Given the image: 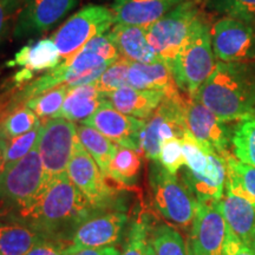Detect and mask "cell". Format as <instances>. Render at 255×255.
<instances>
[{"mask_svg": "<svg viewBox=\"0 0 255 255\" xmlns=\"http://www.w3.org/2000/svg\"><path fill=\"white\" fill-rule=\"evenodd\" d=\"M95 212L98 210L64 174L46 180L30 208L13 221L28 226L45 240L70 248L75 232Z\"/></svg>", "mask_w": 255, "mask_h": 255, "instance_id": "1", "label": "cell"}, {"mask_svg": "<svg viewBox=\"0 0 255 255\" xmlns=\"http://www.w3.org/2000/svg\"><path fill=\"white\" fill-rule=\"evenodd\" d=\"M193 98L226 122L255 116V62H218Z\"/></svg>", "mask_w": 255, "mask_h": 255, "instance_id": "2", "label": "cell"}, {"mask_svg": "<svg viewBox=\"0 0 255 255\" xmlns=\"http://www.w3.org/2000/svg\"><path fill=\"white\" fill-rule=\"evenodd\" d=\"M38 148L0 173V220L13 221L30 208L46 182Z\"/></svg>", "mask_w": 255, "mask_h": 255, "instance_id": "3", "label": "cell"}, {"mask_svg": "<svg viewBox=\"0 0 255 255\" xmlns=\"http://www.w3.org/2000/svg\"><path fill=\"white\" fill-rule=\"evenodd\" d=\"M215 65L210 27L201 17L191 27L173 70L178 89L193 97L212 75Z\"/></svg>", "mask_w": 255, "mask_h": 255, "instance_id": "4", "label": "cell"}, {"mask_svg": "<svg viewBox=\"0 0 255 255\" xmlns=\"http://www.w3.org/2000/svg\"><path fill=\"white\" fill-rule=\"evenodd\" d=\"M199 18L201 14L196 0H186L145 28L149 45L171 73L178 53Z\"/></svg>", "mask_w": 255, "mask_h": 255, "instance_id": "5", "label": "cell"}, {"mask_svg": "<svg viewBox=\"0 0 255 255\" xmlns=\"http://www.w3.org/2000/svg\"><path fill=\"white\" fill-rule=\"evenodd\" d=\"M111 63L98 55L81 50L66 58L46 75L37 78L17 95L15 102H26L28 98L44 94L51 89L66 85L69 88L94 84Z\"/></svg>", "mask_w": 255, "mask_h": 255, "instance_id": "6", "label": "cell"}, {"mask_svg": "<svg viewBox=\"0 0 255 255\" xmlns=\"http://www.w3.org/2000/svg\"><path fill=\"white\" fill-rule=\"evenodd\" d=\"M150 187L156 209L165 219L181 227L193 223L197 201L177 175L162 167L158 161H151Z\"/></svg>", "mask_w": 255, "mask_h": 255, "instance_id": "7", "label": "cell"}, {"mask_svg": "<svg viewBox=\"0 0 255 255\" xmlns=\"http://www.w3.org/2000/svg\"><path fill=\"white\" fill-rule=\"evenodd\" d=\"M115 24L113 11L101 5H87L55 32L52 40L62 58L79 52L92 38L105 33Z\"/></svg>", "mask_w": 255, "mask_h": 255, "instance_id": "8", "label": "cell"}, {"mask_svg": "<svg viewBox=\"0 0 255 255\" xmlns=\"http://www.w3.org/2000/svg\"><path fill=\"white\" fill-rule=\"evenodd\" d=\"M186 100L180 94L165 96L149 119L141 133V152L150 161H158L161 146L170 138H182L187 131Z\"/></svg>", "mask_w": 255, "mask_h": 255, "instance_id": "9", "label": "cell"}, {"mask_svg": "<svg viewBox=\"0 0 255 255\" xmlns=\"http://www.w3.org/2000/svg\"><path fill=\"white\" fill-rule=\"evenodd\" d=\"M77 141L75 122L56 117L41 124L37 148L47 180L66 174Z\"/></svg>", "mask_w": 255, "mask_h": 255, "instance_id": "10", "label": "cell"}, {"mask_svg": "<svg viewBox=\"0 0 255 255\" xmlns=\"http://www.w3.org/2000/svg\"><path fill=\"white\" fill-rule=\"evenodd\" d=\"M66 174L95 209L110 210L120 206L116 191L108 183V177L79 139L75 145Z\"/></svg>", "mask_w": 255, "mask_h": 255, "instance_id": "11", "label": "cell"}, {"mask_svg": "<svg viewBox=\"0 0 255 255\" xmlns=\"http://www.w3.org/2000/svg\"><path fill=\"white\" fill-rule=\"evenodd\" d=\"M228 227L221 210V201L197 202L188 241L196 255H226Z\"/></svg>", "mask_w": 255, "mask_h": 255, "instance_id": "12", "label": "cell"}, {"mask_svg": "<svg viewBox=\"0 0 255 255\" xmlns=\"http://www.w3.org/2000/svg\"><path fill=\"white\" fill-rule=\"evenodd\" d=\"M212 46L219 62H246L255 58V27L225 17L210 28Z\"/></svg>", "mask_w": 255, "mask_h": 255, "instance_id": "13", "label": "cell"}, {"mask_svg": "<svg viewBox=\"0 0 255 255\" xmlns=\"http://www.w3.org/2000/svg\"><path fill=\"white\" fill-rule=\"evenodd\" d=\"M128 222L122 209L98 210L81 223L73 234L71 250L115 246L121 240Z\"/></svg>", "mask_w": 255, "mask_h": 255, "instance_id": "14", "label": "cell"}, {"mask_svg": "<svg viewBox=\"0 0 255 255\" xmlns=\"http://www.w3.org/2000/svg\"><path fill=\"white\" fill-rule=\"evenodd\" d=\"M186 126L188 131L206 148L223 156L232 145L233 129L229 122L219 119L199 101L189 97L186 101Z\"/></svg>", "mask_w": 255, "mask_h": 255, "instance_id": "15", "label": "cell"}, {"mask_svg": "<svg viewBox=\"0 0 255 255\" xmlns=\"http://www.w3.org/2000/svg\"><path fill=\"white\" fill-rule=\"evenodd\" d=\"M77 4V0H21L14 36L32 37L52 28Z\"/></svg>", "mask_w": 255, "mask_h": 255, "instance_id": "16", "label": "cell"}, {"mask_svg": "<svg viewBox=\"0 0 255 255\" xmlns=\"http://www.w3.org/2000/svg\"><path fill=\"white\" fill-rule=\"evenodd\" d=\"M82 124L97 129L117 145L141 152V133L145 126V120L121 113L115 109L108 100Z\"/></svg>", "mask_w": 255, "mask_h": 255, "instance_id": "17", "label": "cell"}, {"mask_svg": "<svg viewBox=\"0 0 255 255\" xmlns=\"http://www.w3.org/2000/svg\"><path fill=\"white\" fill-rule=\"evenodd\" d=\"M181 181L186 184L197 202L221 201L227 181V164L225 158L215 151L209 152V165L203 174L191 173L188 169L178 171Z\"/></svg>", "mask_w": 255, "mask_h": 255, "instance_id": "18", "label": "cell"}, {"mask_svg": "<svg viewBox=\"0 0 255 255\" xmlns=\"http://www.w3.org/2000/svg\"><path fill=\"white\" fill-rule=\"evenodd\" d=\"M186 0H116L113 5L115 24L148 27Z\"/></svg>", "mask_w": 255, "mask_h": 255, "instance_id": "19", "label": "cell"}, {"mask_svg": "<svg viewBox=\"0 0 255 255\" xmlns=\"http://www.w3.org/2000/svg\"><path fill=\"white\" fill-rule=\"evenodd\" d=\"M221 210L228 231L242 244L255 250V203L226 188Z\"/></svg>", "mask_w": 255, "mask_h": 255, "instance_id": "20", "label": "cell"}, {"mask_svg": "<svg viewBox=\"0 0 255 255\" xmlns=\"http://www.w3.org/2000/svg\"><path fill=\"white\" fill-rule=\"evenodd\" d=\"M108 36L119 50L122 58L131 63L161 62L146 40L145 27L116 23Z\"/></svg>", "mask_w": 255, "mask_h": 255, "instance_id": "21", "label": "cell"}, {"mask_svg": "<svg viewBox=\"0 0 255 255\" xmlns=\"http://www.w3.org/2000/svg\"><path fill=\"white\" fill-rule=\"evenodd\" d=\"M164 97L165 95L161 91L138 90L130 85L105 96L115 109L139 120L149 119Z\"/></svg>", "mask_w": 255, "mask_h": 255, "instance_id": "22", "label": "cell"}, {"mask_svg": "<svg viewBox=\"0 0 255 255\" xmlns=\"http://www.w3.org/2000/svg\"><path fill=\"white\" fill-rule=\"evenodd\" d=\"M128 85L138 90H155L165 96L178 94V87L170 69L163 62L131 63Z\"/></svg>", "mask_w": 255, "mask_h": 255, "instance_id": "23", "label": "cell"}, {"mask_svg": "<svg viewBox=\"0 0 255 255\" xmlns=\"http://www.w3.org/2000/svg\"><path fill=\"white\" fill-rule=\"evenodd\" d=\"M105 101L107 98L98 91L95 83L69 88L58 117L83 123L100 109Z\"/></svg>", "mask_w": 255, "mask_h": 255, "instance_id": "24", "label": "cell"}, {"mask_svg": "<svg viewBox=\"0 0 255 255\" xmlns=\"http://www.w3.org/2000/svg\"><path fill=\"white\" fill-rule=\"evenodd\" d=\"M41 239L24 223L0 220V255H26Z\"/></svg>", "mask_w": 255, "mask_h": 255, "instance_id": "25", "label": "cell"}, {"mask_svg": "<svg viewBox=\"0 0 255 255\" xmlns=\"http://www.w3.org/2000/svg\"><path fill=\"white\" fill-rule=\"evenodd\" d=\"M62 57L52 38L28 44L15 53L13 64L32 71L51 70L59 64Z\"/></svg>", "mask_w": 255, "mask_h": 255, "instance_id": "26", "label": "cell"}, {"mask_svg": "<svg viewBox=\"0 0 255 255\" xmlns=\"http://www.w3.org/2000/svg\"><path fill=\"white\" fill-rule=\"evenodd\" d=\"M77 136L85 150L95 159L105 176L109 178V167L116 152L117 144L111 142L97 129L87 124L77 127Z\"/></svg>", "mask_w": 255, "mask_h": 255, "instance_id": "27", "label": "cell"}, {"mask_svg": "<svg viewBox=\"0 0 255 255\" xmlns=\"http://www.w3.org/2000/svg\"><path fill=\"white\" fill-rule=\"evenodd\" d=\"M222 157L227 164L226 188L255 203V167L239 161L229 151Z\"/></svg>", "mask_w": 255, "mask_h": 255, "instance_id": "28", "label": "cell"}, {"mask_svg": "<svg viewBox=\"0 0 255 255\" xmlns=\"http://www.w3.org/2000/svg\"><path fill=\"white\" fill-rule=\"evenodd\" d=\"M142 152L117 145L109 167V178L123 186H133L138 180L142 167Z\"/></svg>", "mask_w": 255, "mask_h": 255, "instance_id": "29", "label": "cell"}, {"mask_svg": "<svg viewBox=\"0 0 255 255\" xmlns=\"http://www.w3.org/2000/svg\"><path fill=\"white\" fill-rule=\"evenodd\" d=\"M40 127V120L27 107L15 105L0 122V137L5 141L24 135Z\"/></svg>", "mask_w": 255, "mask_h": 255, "instance_id": "30", "label": "cell"}, {"mask_svg": "<svg viewBox=\"0 0 255 255\" xmlns=\"http://www.w3.org/2000/svg\"><path fill=\"white\" fill-rule=\"evenodd\" d=\"M232 146L239 161L255 167V116L239 121L233 129Z\"/></svg>", "mask_w": 255, "mask_h": 255, "instance_id": "31", "label": "cell"}, {"mask_svg": "<svg viewBox=\"0 0 255 255\" xmlns=\"http://www.w3.org/2000/svg\"><path fill=\"white\" fill-rule=\"evenodd\" d=\"M68 91L69 87L66 85L53 88L44 94L28 98L25 102V107L33 111L39 117V120L45 119L47 121L50 119H56L59 116Z\"/></svg>", "mask_w": 255, "mask_h": 255, "instance_id": "32", "label": "cell"}, {"mask_svg": "<svg viewBox=\"0 0 255 255\" xmlns=\"http://www.w3.org/2000/svg\"><path fill=\"white\" fill-rule=\"evenodd\" d=\"M155 255H188L187 245L176 229L168 225H159L149 237Z\"/></svg>", "mask_w": 255, "mask_h": 255, "instance_id": "33", "label": "cell"}, {"mask_svg": "<svg viewBox=\"0 0 255 255\" xmlns=\"http://www.w3.org/2000/svg\"><path fill=\"white\" fill-rule=\"evenodd\" d=\"M130 65H131V62L122 58V57L110 64L95 83L98 91L105 97L111 92L128 85V73H129Z\"/></svg>", "mask_w": 255, "mask_h": 255, "instance_id": "34", "label": "cell"}, {"mask_svg": "<svg viewBox=\"0 0 255 255\" xmlns=\"http://www.w3.org/2000/svg\"><path fill=\"white\" fill-rule=\"evenodd\" d=\"M182 150L186 159V168L191 173L203 174L209 165V152L212 149L202 145L191 133L184 132L182 138Z\"/></svg>", "mask_w": 255, "mask_h": 255, "instance_id": "35", "label": "cell"}, {"mask_svg": "<svg viewBox=\"0 0 255 255\" xmlns=\"http://www.w3.org/2000/svg\"><path fill=\"white\" fill-rule=\"evenodd\" d=\"M39 132L40 127H38L36 129L24 133V135H20L9 139V141H6L4 168L14 164L15 162L19 161V159H21L27 154H30V152L37 146Z\"/></svg>", "mask_w": 255, "mask_h": 255, "instance_id": "36", "label": "cell"}, {"mask_svg": "<svg viewBox=\"0 0 255 255\" xmlns=\"http://www.w3.org/2000/svg\"><path fill=\"white\" fill-rule=\"evenodd\" d=\"M215 9L255 27V0H214Z\"/></svg>", "mask_w": 255, "mask_h": 255, "instance_id": "37", "label": "cell"}, {"mask_svg": "<svg viewBox=\"0 0 255 255\" xmlns=\"http://www.w3.org/2000/svg\"><path fill=\"white\" fill-rule=\"evenodd\" d=\"M158 162L165 170L173 175H177L178 171L186 165L183 150H182V139L170 138L163 142L159 152Z\"/></svg>", "mask_w": 255, "mask_h": 255, "instance_id": "38", "label": "cell"}, {"mask_svg": "<svg viewBox=\"0 0 255 255\" xmlns=\"http://www.w3.org/2000/svg\"><path fill=\"white\" fill-rule=\"evenodd\" d=\"M148 235V225L144 220H135L121 255H145L149 240Z\"/></svg>", "mask_w": 255, "mask_h": 255, "instance_id": "39", "label": "cell"}, {"mask_svg": "<svg viewBox=\"0 0 255 255\" xmlns=\"http://www.w3.org/2000/svg\"><path fill=\"white\" fill-rule=\"evenodd\" d=\"M82 50L88 51V52H92L98 55L102 58L113 64L120 58V52L117 50V47L115 46L113 40L110 39L109 36L107 34H100V36H96L92 38L91 40H89L85 44L84 47Z\"/></svg>", "mask_w": 255, "mask_h": 255, "instance_id": "40", "label": "cell"}, {"mask_svg": "<svg viewBox=\"0 0 255 255\" xmlns=\"http://www.w3.org/2000/svg\"><path fill=\"white\" fill-rule=\"evenodd\" d=\"M21 0H0V40L4 37L12 18L19 11Z\"/></svg>", "mask_w": 255, "mask_h": 255, "instance_id": "41", "label": "cell"}, {"mask_svg": "<svg viewBox=\"0 0 255 255\" xmlns=\"http://www.w3.org/2000/svg\"><path fill=\"white\" fill-rule=\"evenodd\" d=\"M68 250V246L59 242L41 239L31 248L26 255H66Z\"/></svg>", "mask_w": 255, "mask_h": 255, "instance_id": "42", "label": "cell"}, {"mask_svg": "<svg viewBox=\"0 0 255 255\" xmlns=\"http://www.w3.org/2000/svg\"><path fill=\"white\" fill-rule=\"evenodd\" d=\"M226 255H255V250L246 246L228 231V239L226 244Z\"/></svg>", "mask_w": 255, "mask_h": 255, "instance_id": "43", "label": "cell"}, {"mask_svg": "<svg viewBox=\"0 0 255 255\" xmlns=\"http://www.w3.org/2000/svg\"><path fill=\"white\" fill-rule=\"evenodd\" d=\"M66 255H121L120 251L115 246L102 248H82V250L66 251Z\"/></svg>", "mask_w": 255, "mask_h": 255, "instance_id": "44", "label": "cell"}, {"mask_svg": "<svg viewBox=\"0 0 255 255\" xmlns=\"http://www.w3.org/2000/svg\"><path fill=\"white\" fill-rule=\"evenodd\" d=\"M5 152H6V141L0 137V173H1L2 168H4Z\"/></svg>", "mask_w": 255, "mask_h": 255, "instance_id": "45", "label": "cell"}, {"mask_svg": "<svg viewBox=\"0 0 255 255\" xmlns=\"http://www.w3.org/2000/svg\"><path fill=\"white\" fill-rule=\"evenodd\" d=\"M145 255H155V252H154V248H152L150 241L148 240V246H146V253Z\"/></svg>", "mask_w": 255, "mask_h": 255, "instance_id": "46", "label": "cell"}, {"mask_svg": "<svg viewBox=\"0 0 255 255\" xmlns=\"http://www.w3.org/2000/svg\"><path fill=\"white\" fill-rule=\"evenodd\" d=\"M187 254H188V255H196L195 253H194L193 250H191L190 246H189V245H188V244H187Z\"/></svg>", "mask_w": 255, "mask_h": 255, "instance_id": "47", "label": "cell"}]
</instances>
